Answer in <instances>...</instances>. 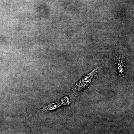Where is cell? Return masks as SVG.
Masks as SVG:
<instances>
[{
  "instance_id": "2",
  "label": "cell",
  "mask_w": 134,
  "mask_h": 134,
  "mask_svg": "<svg viewBox=\"0 0 134 134\" xmlns=\"http://www.w3.org/2000/svg\"><path fill=\"white\" fill-rule=\"evenodd\" d=\"M114 65L118 77L120 78L125 77L126 74V69L123 58L120 56H116L114 59Z\"/></svg>"
},
{
  "instance_id": "1",
  "label": "cell",
  "mask_w": 134,
  "mask_h": 134,
  "mask_svg": "<svg viewBox=\"0 0 134 134\" xmlns=\"http://www.w3.org/2000/svg\"><path fill=\"white\" fill-rule=\"evenodd\" d=\"M99 69V67H97L77 82L72 89V91L75 96H77L88 88L97 75Z\"/></svg>"
}]
</instances>
